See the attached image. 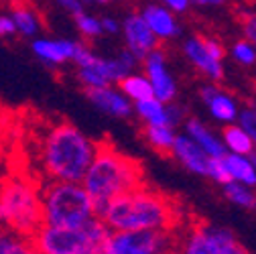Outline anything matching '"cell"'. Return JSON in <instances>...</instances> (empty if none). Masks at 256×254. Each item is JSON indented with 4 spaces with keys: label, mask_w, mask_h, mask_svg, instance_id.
Wrapping results in <instances>:
<instances>
[{
    "label": "cell",
    "mask_w": 256,
    "mask_h": 254,
    "mask_svg": "<svg viewBox=\"0 0 256 254\" xmlns=\"http://www.w3.org/2000/svg\"><path fill=\"white\" fill-rule=\"evenodd\" d=\"M76 20H78V28H80V33L84 37H96V35H100L102 33V24L98 18H94V16H88L84 12L76 14Z\"/></svg>",
    "instance_id": "27"
},
{
    "label": "cell",
    "mask_w": 256,
    "mask_h": 254,
    "mask_svg": "<svg viewBox=\"0 0 256 254\" xmlns=\"http://www.w3.org/2000/svg\"><path fill=\"white\" fill-rule=\"evenodd\" d=\"M120 90L126 94V96L134 98L136 102L138 100H146V98H154L152 94V86L146 78H140V76H130V78H122L118 82Z\"/></svg>",
    "instance_id": "22"
},
{
    "label": "cell",
    "mask_w": 256,
    "mask_h": 254,
    "mask_svg": "<svg viewBox=\"0 0 256 254\" xmlns=\"http://www.w3.org/2000/svg\"><path fill=\"white\" fill-rule=\"evenodd\" d=\"M181 254H236L242 246L232 230L206 222H194L181 236H175Z\"/></svg>",
    "instance_id": "7"
},
{
    "label": "cell",
    "mask_w": 256,
    "mask_h": 254,
    "mask_svg": "<svg viewBox=\"0 0 256 254\" xmlns=\"http://www.w3.org/2000/svg\"><path fill=\"white\" fill-rule=\"evenodd\" d=\"M202 41H204L208 53H210L216 61H222V59H224V47H222L218 41H214V39H206V37H202Z\"/></svg>",
    "instance_id": "31"
},
{
    "label": "cell",
    "mask_w": 256,
    "mask_h": 254,
    "mask_svg": "<svg viewBox=\"0 0 256 254\" xmlns=\"http://www.w3.org/2000/svg\"><path fill=\"white\" fill-rule=\"evenodd\" d=\"M57 2H59L63 8H66V10L74 12V14L84 12V4H82V0H57Z\"/></svg>",
    "instance_id": "33"
},
{
    "label": "cell",
    "mask_w": 256,
    "mask_h": 254,
    "mask_svg": "<svg viewBox=\"0 0 256 254\" xmlns=\"http://www.w3.org/2000/svg\"><path fill=\"white\" fill-rule=\"evenodd\" d=\"M108 226L94 216L82 226H47L41 224L30 236L39 254H98L108 240Z\"/></svg>",
    "instance_id": "5"
},
{
    "label": "cell",
    "mask_w": 256,
    "mask_h": 254,
    "mask_svg": "<svg viewBox=\"0 0 256 254\" xmlns=\"http://www.w3.org/2000/svg\"><path fill=\"white\" fill-rule=\"evenodd\" d=\"M185 53H187V57H189L191 61L196 63V68L202 70L206 76H210V78H214V80H222V78H224V72H222L220 61H216V59L208 53V49H206V45H204V41H202V35L189 39V41L185 43Z\"/></svg>",
    "instance_id": "14"
},
{
    "label": "cell",
    "mask_w": 256,
    "mask_h": 254,
    "mask_svg": "<svg viewBox=\"0 0 256 254\" xmlns=\"http://www.w3.org/2000/svg\"><path fill=\"white\" fill-rule=\"evenodd\" d=\"M187 130L191 134V140H196L208 152V156H224L226 154V146H224L200 120H196V118L187 120Z\"/></svg>",
    "instance_id": "17"
},
{
    "label": "cell",
    "mask_w": 256,
    "mask_h": 254,
    "mask_svg": "<svg viewBox=\"0 0 256 254\" xmlns=\"http://www.w3.org/2000/svg\"><path fill=\"white\" fill-rule=\"evenodd\" d=\"M224 187H226V198L230 202H234L236 206L248 208V210L256 206V196L250 192V187H246L242 183H236V181H230V183H226Z\"/></svg>",
    "instance_id": "25"
},
{
    "label": "cell",
    "mask_w": 256,
    "mask_h": 254,
    "mask_svg": "<svg viewBox=\"0 0 256 254\" xmlns=\"http://www.w3.org/2000/svg\"><path fill=\"white\" fill-rule=\"evenodd\" d=\"M41 216L47 226H82L96 208L82 183L47 181L41 185Z\"/></svg>",
    "instance_id": "6"
},
{
    "label": "cell",
    "mask_w": 256,
    "mask_h": 254,
    "mask_svg": "<svg viewBox=\"0 0 256 254\" xmlns=\"http://www.w3.org/2000/svg\"><path fill=\"white\" fill-rule=\"evenodd\" d=\"M208 104H210L212 114H214L218 120H234L236 114H238L236 104L232 102V98L226 96V94H222V92H218Z\"/></svg>",
    "instance_id": "24"
},
{
    "label": "cell",
    "mask_w": 256,
    "mask_h": 254,
    "mask_svg": "<svg viewBox=\"0 0 256 254\" xmlns=\"http://www.w3.org/2000/svg\"><path fill=\"white\" fill-rule=\"evenodd\" d=\"M124 33L128 41V51L136 57V61H144V57L152 49H156V37L140 14H132L126 18Z\"/></svg>",
    "instance_id": "9"
},
{
    "label": "cell",
    "mask_w": 256,
    "mask_h": 254,
    "mask_svg": "<svg viewBox=\"0 0 256 254\" xmlns=\"http://www.w3.org/2000/svg\"><path fill=\"white\" fill-rule=\"evenodd\" d=\"M144 138L148 140V144L163 156H173V142H175V134L171 130V126L165 124H148L144 128Z\"/></svg>",
    "instance_id": "19"
},
{
    "label": "cell",
    "mask_w": 256,
    "mask_h": 254,
    "mask_svg": "<svg viewBox=\"0 0 256 254\" xmlns=\"http://www.w3.org/2000/svg\"><path fill=\"white\" fill-rule=\"evenodd\" d=\"M165 2L169 4V8H173V10L181 12V10H185V8H187L189 0H165Z\"/></svg>",
    "instance_id": "34"
},
{
    "label": "cell",
    "mask_w": 256,
    "mask_h": 254,
    "mask_svg": "<svg viewBox=\"0 0 256 254\" xmlns=\"http://www.w3.org/2000/svg\"><path fill=\"white\" fill-rule=\"evenodd\" d=\"M136 110L142 118L148 120V124H165L169 126L167 122V112H165V106L161 100L156 98H146V100H138L136 102Z\"/></svg>",
    "instance_id": "23"
},
{
    "label": "cell",
    "mask_w": 256,
    "mask_h": 254,
    "mask_svg": "<svg viewBox=\"0 0 256 254\" xmlns=\"http://www.w3.org/2000/svg\"><path fill=\"white\" fill-rule=\"evenodd\" d=\"M144 183V169L134 156L118 150L112 142H96L92 163L82 179L86 194L94 202L96 216L114 198Z\"/></svg>",
    "instance_id": "2"
},
{
    "label": "cell",
    "mask_w": 256,
    "mask_h": 254,
    "mask_svg": "<svg viewBox=\"0 0 256 254\" xmlns=\"http://www.w3.org/2000/svg\"><path fill=\"white\" fill-rule=\"evenodd\" d=\"M94 152L96 142L72 122L61 120L45 132L39 146V163L47 181L82 183Z\"/></svg>",
    "instance_id": "3"
},
{
    "label": "cell",
    "mask_w": 256,
    "mask_h": 254,
    "mask_svg": "<svg viewBox=\"0 0 256 254\" xmlns=\"http://www.w3.org/2000/svg\"><path fill=\"white\" fill-rule=\"evenodd\" d=\"M238 20L244 28L246 37L256 45V14H250V12H240L238 14Z\"/></svg>",
    "instance_id": "30"
},
{
    "label": "cell",
    "mask_w": 256,
    "mask_h": 254,
    "mask_svg": "<svg viewBox=\"0 0 256 254\" xmlns=\"http://www.w3.org/2000/svg\"><path fill=\"white\" fill-rule=\"evenodd\" d=\"M240 124L242 128L250 134L252 140H256V108H246L240 112Z\"/></svg>",
    "instance_id": "29"
},
{
    "label": "cell",
    "mask_w": 256,
    "mask_h": 254,
    "mask_svg": "<svg viewBox=\"0 0 256 254\" xmlns=\"http://www.w3.org/2000/svg\"><path fill=\"white\" fill-rule=\"evenodd\" d=\"M144 63H146L148 82L152 86V94L156 96V100L169 102L175 96V82L165 70V55L158 49H152L144 57Z\"/></svg>",
    "instance_id": "10"
},
{
    "label": "cell",
    "mask_w": 256,
    "mask_h": 254,
    "mask_svg": "<svg viewBox=\"0 0 256 254\" xmlns=\"http://www.w3.org/2000/svg\"><path fill=\"white\" fill-rule=\"evenodd\" d=\"M98 216L110 232L165 230L175 232L181 222L179 204L158 189L138 185L106 204Z\"/></svg>",
    "instance_id": "1"
},
{
    "label": "cell",
    "mask_w": 256,
    "mask_h": 254,
    "mask_svg": "<svg viewBox=\"0 0 256 254\" xmlns=\"http://www.w3.org/2000/svg\"><path fill=\"white\" fill-rule=\"evenodd\" d=\"M100 24H102V30H106V33H116V30H118V24L114 20H110V18L100 20Z\"/></svg>",
    "instance_id": "35"
},
{
    "label": "cell",
    "mask_w": 256,
    "mask_h": 254,
    "mask_svg": "<svg viewBox=\"0 0 256 254\" xmlns=\"http://www.w3.org/2000/svg\"><path fill=\"white\" fill-rule=\"evenodd\" d=\"M224 140H226L228 148L234 154L248 156L254 150V140L250 138V134L244 128H240V126H226V128H224Z\"/></svg>",
    "instance_id": "21"
},
{
    "label": "cell",
    "mask_w": 256,
    "mask_h": 254,
    "mask_svg": "<svg viewBox=\"0 0 256 254\" xmlns=\"http://www.w3.org/2000/svg\"><path fill=\"white\" fill-rule=\"evenodd\" d=\"M173 156H177L189 171H194L198 175H208L210 156L196 140H191L189 136H175Z\"/></svg>",
    "instance_id": "11"
},
{
    "label": "cell",
    "mask_w": 256,
    "mask_h": 254,
    "mask_svg": "<svg viewBox=\"0 0 256 254\" xmlns=\"http://www.w3.org/2000/svg\"><path fill=\"white\" fill-rule=\"evenodd\" d=\"M14 22V30L22 37H35L41 28V20L39 14L35 12V8L30 6L24 0H12L10 4V14H8Z\"/></svg>",
    "instance_id": "15"
},
{
    "label": "cell",
    "mask_w": 256,
    "mask_h": 254,
    "mask_svg": "<svg viewBox=\"0 0 256 254\" xmlns=\"http://www.w3.org/2000/svg\"><path fill=\"white\" fill-rule=\"evenodd\" d=\"M98 254H106V252H104V250H102V252H98Z\"/></svg>",
    "instance_id": "40"
},
{
    "label": "cell",
    "mask_w": 256,
    "mask_h": 254,
    "mask_svg": "<svg viewBox=\"0 0 256 254\" xmlns=\"http://www.w3.org/2000/svg\"><path fill=\"white\" fill-rule=\"evenodd\" d=\"M165 254H181V250H179V248H175V246H173V248H169V250H167V252H165Z\"/></svg>",
    "instance_id": "37"
},
{
    "label": "cell",
    "mask_w": 256,
    "mask_h": 254,
    "mask_svg": "<svg viewBox=\"0 0 256 254\" xmlns=\"http://www.w3.org/2000/svg\"><path fill=\"white\" fill-rule=\"evenodd\" d=\"M236 254H250V252H248V250H246V248H244V246H240V248H238V250H236Z\"/></svg>",
    "instance_id": "38"
},
{
    "label": "cell",
    "mask_w": 256,
    "mask_h": 254,
    "mask_svg": "<svg viewBox=\"0 0 256 254\" xmlns=\"http://www.w3.org/2000/svg\"><path fill=\"white\" fill-rule=\"evenodd\" d=\"M224 163H226V169L232 177V181L242 183L246 187L256 185V169L252 167V163L242 154H224Z\"/></svg>",
    "instance_id": "18"
},
{
    "label": "cell",
    "mask_w": 256,
    "mask_h": 254,
    "mask_svg": "<svg viewBox=\"0 0 256 254\" xmlns=\"http://www.w3.org/2000/svg\"><path fill=\"white\" fill-rule=\"evenodd\" d=\"M41 224V183L16 173L0 179V228L30 238Z\"/></svg>",
    "instance_id": "4"
},
{
    "label": "cell",
    "mask_w": 256,
    "mask_h": 254,
    "mask_svg": "<svg viewBox=\"0 0 256 254\" xmlns=\"http://www.w3.org/2000/svg\"><path fill=\"white\" fill-rule=\"evenodd\" d=\"M208 175H210L214 181L222 183V185H226V183L232 181V177H230V173H228V169H226V163H224V156H210Z\"/></svg>",
    "instance_id": "26"
},
{
    "label": "cell",
    "mask_w": 256,
    "mask_h": 254,
    "mask_svg": "<svg viewBox=\"0 0 256 254\" xmlns=\"http://www.w3.org/2000/svg\"><path fill=\"white\" fill-rule=\"evenodd\" d=\"M194 2H198V4H222V2H226V0H194Z\"/></svg>",
    "instance_id": "36"
},
{
    "label": "cell",
    "mask_w": 256,
    "mask_h": 254,
    "mask_svg": "<svg viewBox=\"0 0 256 254\" xmlns=\"http://www.w3.org/2000/svg\"><path fill=\"white\" fill-rule=\"evenodd\" d=\"M0 254H39V250L28 236L0 228Z\"/></svg>",
    "instance_id": "20"
},
{
    "label": "cell",
    "mask_w": 256,
    "mask_h": 254,
    "mask_svg": "<svg viewBox=\"0 0 256 254\" xmlns=\"http://www.w3.org/2000/svg\"><path fill=\"white\" fill-rule=\"evenodd\" d=\"M98 2H108V0H98Z\"/></svg>",
    "instance_id": "39"
},
{
    "label": "cell",
    "mask_w": 256,
    "mask_h": 254,
    "mask_svg": "<svg viewBox=\"0 0 256 254\" xmlns=\"http://www.w3.org/2000/svg\"><path fill=\"white\" fill-rule=\"evenodd\" d=\"M142 18L148 24V28L154 33V37H173V35H177V24H175L171 12L161 8V6H148L144 10Z\"/></svg>",
    "instance_id": "16"
},
{
    "label": "cell",
    "mask_w": 256,
    "mask_h": 254,
    "mask_svg": "<svg viewBox=\"0 0 256 254\" xmlns=\"http://www.w3.org/2000/svg\"><path fill=\"white\" fill-rule=\"evenodd\" d=\"M86 96L94 106H98L102 112L112 114V116H128L130 114V104H128L118 92L108 88H86Z\"/></svg>",
    "instance_id": "13"
},
{
    "label": "cell",
    "mask_w": 256,
    "mask_h": 254,
    "mask_svg": "<svg viewBox=\"0 0 256 254\" xmlns=\"http://www.w3.org/2000/svg\"><path fill=\"white\" fill-rule=\"evenodd\" d=\"M16 33L14 22L8 14H0V37H12Z\"/></svg>",
    "instance_id": "32"
},
{
    "label": "cell",
    "mask_w": 256,
    "mask_h": 254,
    "mask_svg": "<svg viewBox=\"0 0 256 254\" xmlns=\"http://www.w3.org/2000/svg\"><path fill=\"white\" fill-rule=\"evenodd\" d=\"M175 246V232L128 230L110 232L104 244L106 254H165Z\"/></svg>",
    "instance_id": "8"
},
{
    "label": "cell",
    "mask_w": 256,
    "mask_h": 254,
    "mask_svg": "<svg viewBox=\"0 0 256 254\" xmlns=\"http://www.w3.org/2000/svg\"><path fill=\"white\" fill-rule=\"evenodd\" d=\"M76 47H78V43L68 41V39H61V41L59 39H35L33 41V53L41 61L49 63L51 68L74 59Z\"/></svg>",
    "instance_id": "12"
},
{
    "label": "cell",
    "mask_w": 256,
    "mask_h": 254,
    "mask_svg": "<svg viewBox=\"0 0 256 254\" xmlns=\"http://www.w3.org/2000/svg\"><path fill=\"white\" fill-rule=\"evenodd\" d=\"M234 57L240 63H244V66H252V63L256 61V51L248 41H238L234 45Z\"/></svg>",
    "instance_id": "28"
}]
</instances>
